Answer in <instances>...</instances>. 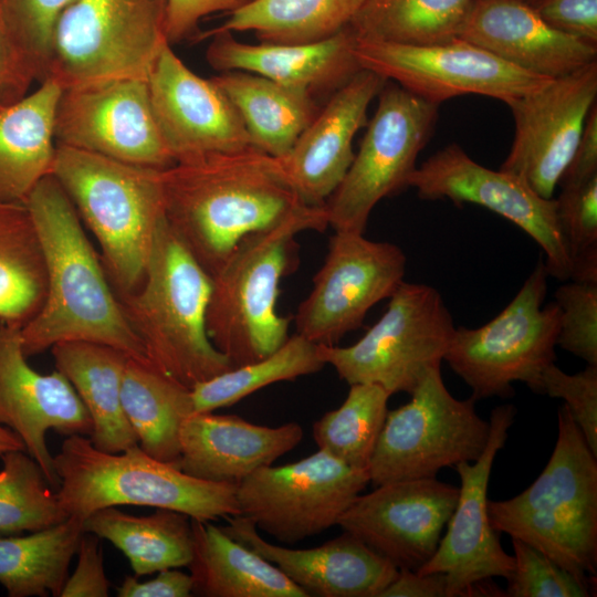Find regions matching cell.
Segmentation results:
<instances>
[{"label": "cell", "instance_id": "cell-14", "mask_svg": "<svg viewBox=\"0 0 597 597\" xmlns=\"http://www.w3.org/2000/svg\"><path fill=\"white\" fill-rule=\"evenodd\" d=\"M354 54L362 69L438 105L468 94L506 104L551 78L521 70L460 38L427 45L357 38Z\"/></svg>", "mask_w": 597, "mask_h": 597}, {"label": "cell", "instance_id": "cell-38", "mask_svg": "<svg viewBox=\"0 0 597 597\" xmlns=\"http://www.w3.org/2000/svg\"><path fill=\"white\" fill-rule=\"evenodd\" d=\"M320 344L295 333L272 354L226 370L190 389L195 412H212L279 381L318 373Z\"/></svg>", "mask_w": 597, "mask_h": 597}, {"label": "cell", "instance_id": "cell-33", "mask_svg": "<svg viewBox=\"0 0 597 597\" xmlns=\"http://www.w3.org/2000/svg\"><path fill=\"white\" fill-rule=\"evenodd\" d=\"M84 532L113 543L127 557L136 577L188 566L192 556L191 519L178 511L157 509L136 516L108 506L84 521Z\"/></svg>", "mask_w": 597, "mask_h": 597}, {"label": "cell", "instance_id": "cell-8", "mask_svg": "<svg viewBox=\"0 0 597 597\" xmlns=\"http://www.w3.org/2000/svg\"><path fill=\"white\" fill-rule=\"evenodd\" d=\"M548 274L543 254L511 302L476 328L455 327L444 355L475 400L510 397L513 383L538 391L543 370L555 363L561 310L544 305Z\"/></svg>", "mask_w": 597, "mask_h": 597}, {"label": "cell", "instance_id": "cell-9", "mask_svg": "<svg viewBox=\"0 0 597 597\" xmlns=\"http://www.w3.org/2000/svg\"><path fill=\"white\" fill-rule=\"evenodd\" d=\"M166 43L165 0H74L55 25L45 78L62 88L147 81Z\"/></svg>", "mask_w": 597, "mask_h": 597}, {"label": "cell", "instance_id": "cell-39", "mask_svg": "<svg viewBox=\"0 0 597 597\" xmlns=\"http://www.w3.org/2000/svg\"><path fill=\"white\" fill-rule=\"evenodd\" d=\"M390 394L376 384L349 385L343 404L313 425L317 448L357 469H366L384 427Z\"/></svg>", "mask_w": 597, "mask_h": 597}, {"label": "cell", "instance_id": "cell-52", "mask_svg": "<svg viewBox=\"0 0 597 597\" xmlns=\"http://www.w3.org/2000/svg\"><path fill=\"white\" fill-rule=\"evenodd\" d=\"M380 597H452L449 579L440 572L418 573L399 569Z\"/></svg>", "mask_w": 597, "mask_h": 597}, {"label": "cell", "instance_id": "cell-11", "mask_svg": "<svg viewBox=\"0 0 597 597\" xmlns=\"http://www.w3.org/2000/svg\"><path fill=\"white\" fill-rule=\"evenodd\" d=\"M410 396L387 412L367 467L374 486L436 478L444 468L475 461L486 447L490 422L476 412L474 398L450 394L441 366L430 368Z\"/></svg>", "mask_w": 597, "mask_h": 597}, {"label": "cell", "instance_id": "cell-23", "mask_svg": "<svg viewBox=\"0 0 597 597\" xmlns=\"http://www.w3.org/2000/svg\"><path fill=\"white\" fill-rule=\"evenodd\" d=\"M387 80L362 69L334 91L326 104L279 160L298 196L311 206H324L347 172L355 153L353 142L367 125L370 103Z\"/></svg>", "mask_w": 597, "mask_h": 597}, {"label": "cell", "instance_id": "cell-5", "mask_svg": "<svg viewBox=\"0 0 597 597\" xmlns=\"http://www.w3.org/2000/svg\"><path fill=\"white\" fill-rule=\"evenodd\" d=\"M160 171L56 146L52 175L98 242L118 297L140 286L165 218Z\"/></svg>", "mask_w": 597, "mask_h": 597}, {"label": "cell", "instance_id": "cell-20", "mask_svg": "<svg viewBox=\"0 0 597 597\" xmlns=\"http://www.w3.org/2000/svg\"><path fill=\"white\" fill-rule=\"evenodd\" d=\"M459 496L437 478L389 482L359 494L338 526L398 569L417 572L434 554Z\"/></svg>", "mask_w": 597, "mask_h": 597}, {"label": "cell", "instance_id": "cell-16", "mask_svg": "<svg viewBox=\"0 0 597 597\" xmlns=\"http://www.w3.org/2000/svg\"><path fill=\"white\" fill-rule=\"evenodd\" d=\"M408 187L423 200L474 203L495 212L541 247L548 276L562 282L570 279L572 261L558 223L556 200L541 197L516 175L486 168L452 143L417 166Z\"/></svg>", "mask_w": 597, "mask_h": 597}, {"label": "cell", "instance_id": "cell-45", "mask_svg": "<svg viewBox=\"0 0 597 597\" xmlns=\"http://www.w3.org/2000/svg\"><path fill=\"white\" fill-rule=\"evenodd\" d=\"M537 394L564 400L588 447L597 455V366L567 374L555 363L542 373Z\"/></svg>", "mask_w": 597, "mask_h": 597}, {"label": "cell", "instance_id": "cell-55", "mask_svg": "<svg viewBox=\"0 0 597 597\" xmlns=\"http://www.w3.org/2000/svg\"><path fill=\"white\" fill-rule=\"evenodd\" d=\"M365 1V0H364Z\"/></svg>", "mask_w": 597, "mask_h": 597}, {"label": "cell", "instance_id": "cell-1", "mask_svg": "<svg viewBox=\"0 0 597 597\" xmlns=\"http://www.w3.org/2000/svg\"><path fill=\"white\" fill-rule=\"evenodd\" d=\"M160 177L166 222L210 276L249 234L324 209L256 148L175 163Z\"/></svg>", "mask_w": 597, "mask_h": 597}, {"label": "cell", "instance_id": "cell-6", "mask_svg": "<svg viewBox=\"0 0 597 597\" xmlns=\"http://www.w3.org/2000/svg\"><path fill=\"white\" fill-rule=\"evenodd\" d=\"M54 469L60 506L82 521L118 505L167 509L208 522L240 515L235 484L193 478L138 444L111 453L82 434L67 436L54 457Z\"/></svg>", "mask_w": 597, "mask_h": 597}, {"label": "cell", "instance_id": "cell-40", "mask_svg": "<svg viewBox=\"0 0 597 597\" xmlns=\"http://www.w3.org/2000/svg\"><path fill=\"white\" fill-rule=\"evenodd\" d=\"M1 459L0 536L40 531L69 517L29 453L9 451Z\"/></svg>", "mask_w": 597, "mask_h": 597}, {"label": "cell", "instance_id": "cell-7", "mask_svg": "<svg viewBox=\"0 0 597 597\" xmlns=\"http://www.w3.org/2000/svg\"><path fill=\"white\" fill-rule=\"evenodd\" d=\"M328 227L324 209L249 234L211 275L206 324L211 343L233 365L261 359L289 338L291 318L276 311L280 283L292 264L294 237Z\"/></svg>", "mask_w": 597, "mask_h": 597}, {"label": "cell", "instance_id": "cell-32", "mask_svg": "<svg viewBox=\"0 0 597 597\" xmlns=\"http://www.w3.org/2000/svg\"><path fill=\"white\" fill-rule=\"evenodd\" d=\"M122 404L138 446L155 459L177 464L181 425L195 412L190 389L128 357L122 377Z\"/></svg>", "mask_w": 597, "mask_h": 597}, {"label": "cell", "instance_id": "cell-3", "mask_svg": "<svg viewBox=\"0 0 597 597\" xmlns=\"http://www.w3.org/2000/svg\"><path fill=\"white\" fill-rule=\"evenodd\" d=\"M490 523L537 548L579 579L596 584L597 455L563 405L557 439L536 480L520 494L488 501Z\"/></svg>", "mask_w": 597, "mask_h": 597}, {"label": "cell", "instance_id": "cell-15", "mask_svg": "<svg viewBox=\"0 0 597 597\" xmlns=\"http://www.w3.org/2000/svg\"><path fill=\"white\" fill-rule=\"evenodd\" d=\"M406 266L407 256L395 243L334 231L312 290L294 315L296 333L316 344L336 345L392 295L405 281Z\"/></svg>", "mask_w": 597, "mask_h": 597}, {"label": "cell", "instance_id": "cell-41", "mask_svg": "<svg viewBox=\"0 0 597 597\" xmlns=\"http://www.w3.org/2000/svg\"><path fill=\"white\" fill-rule=\"evenodd\" d=\"M557 219L572 261V281L597 283V176L561 186Z\"/></svg>", "mask_w": 597, "mask_h": 597}, {"label": "cell", "instance_id": "cell-48", "mask_svg": "<svg viewBox=\"0 0 597 597\" xmlns=\"http://www.w3.org/2000/svg\"><path fill=\"white\" fill-rule=\"evenodd\" d=\"M250 0H165V35L169 44L198 35L201 20L212 13H231Z\"/></svg>", "mask_w": 597, "mask_h": 597}, {"label": "cell", "instance_id": "cell-27", "mask_svg": "<svg viewBox=\"0 0 597 597\" xmlns=\"http://www.w3.org/2000/svg\"><path fill=\"white\" fill-rule=\"evenodd\" d=\"M209 38L206 59L212 69L258 74L313 96L333 93L362 70L354 54L357 35L349 24L327 39L308 43L250 44L227 31Z\"/></svg>", "mask_w": 597, "mask_h": 597}, {"label": "cell", "instance_id": "cell-18", "mask_svg": "<svg viewBox=\"0 0 597 597\" xmlns=\"http://www.w3.org/2000/svg\"><path fill=\"white\" fill-rule=\"evenodd\" d=\"M56 146L122 163L166 169L175 164L158 129L146 80H114L62 88Z\"/></svg>", "mask_w": 597, "mask_h": 597}, {"label": "cell", "instance_id": "cell-19", "mask_svg": "<svg viewBox=\"0 0 597 597\" xmlns=\"http://www.w3.org/2000/svg\"><path fill=\"white\" fill-rule=\"evenodd\" d=\"M596 97L594 62L507 102L515 128L500 169L522 178L541 197L553 198Z\"/></svg>", "mask_w": 597, "mask_h": 597}, {"label": "cell", "instance_id": "cell-51", "mask_svg": "<svg viewBox=\"0 0 597 597\" xmlns=\"http://www.w3.org/2000/svg\"><path fill=\"white\" fill-rule=\"evenodd\" d=\"M597 176V107L590 109L573 158L558 186L584 182Z\"/></svg>", "mask_w": 597, "mask_h": 597}, {"label": "cell", "instance_id": "cell-30", "mask_svg": "<svg viewBox=\"0 0 597 597\" xmlns=\"http://www.w3.org/2000/svg\"><path fill=\"white\" fill-rule=\"evenodd\" d=\"M192 595L203 597H307L275 565L227 534L191 519Z\"/></svg>", "mask_w": 597, "mask_h": 597}, {"label": "cell", "instance_id": "cell-36", "mask_svg": "<svg viewBox=\"0 0 597 597\" xmlns=\"http://www.w3.org/2000/svg\"><path fill=\"white\" fill-rule=\"evenodd\" d=\"M364 0H250L220 25L198 34L253 32L260 42L308 43L327 39L347 27Z\"/></svg>", "mask_w": 597, "mask_h": 597}, {"label": "cell", "instance_id": "cell-17", "mask_svg": "<svg viewBox=\"0 0 597 597\" xmlns=\"http://www.w3.org/2000/svg\"><path fill=\"white\" fill-rule=\"evenodd\" d=\"M513 405L491 411L490 436L482 454L453 469L460 479L459 496L432 557L417 572L447 575L452 597L503 596L492 578L507 579L513 555L507 554L490 523L488 488L498 452L504 447L515 418Z\"/></svg>", "mask_w": 597, "mask_h": 597}, {"label": "cell", "instance_id": "cell-2", "mask_svg": "<svg viewBox=\"0 0 597 597\" xmlns=\"http://www.w3.org/2000/svg\"><path fill=\"white\" fill-rule=\"evenodd\" d=\"M24 205L36 228L48 273L44 303L20 329L24 356L59 343L90 342L151 366L81 218L53 175L35 186Z\"/></svg>", "mask_w": 597, "mask_h": 597}, {"label": "cell", "instance_id": "cell-12", "mask_svg": "<svg viewBox=\"0 0 597 597\" xmlns=\"http://www.w3.org/2000/svg\"><path fill=\"white\" fill-rule=\"evenodd\" d=\"M358 151L325 202L334 231L364 233L376 205L408 188L417 158L431 138L439 105L387 81Z\"/></svg>", "mask_w": 597, "mask_h": 597}, {"label": "cell", "instance_id": "cell-44", "mask_svg": "<svg viewBox=\"0 0 597 597\" xmlns=\"http://www.w3.org/2000/svg\"><path fill=\"white\" fill-rule=\"evenodd\" d=\"M554 296L561 310L557 346L597 366V283L568 280Z\"/></svg>", "mask_w": 597, "mask_h": 597}, {"label": "cell", "instance_id": "cell-50", "mask_svg": "<svg viewBox=\"0 0 597 597\" xmlns=\"http://www.w3.org/2000/svg\"><path fill=\"white\" fill-rule=\"evenodd\" d=\"M192 577L172 568L158 572V575L146 582L136 576H126L117 588L119 597H189L192 595Z\"/></svg>", "mask_w": 597, "mask_h": 597}, {"label": "cell", "instance_id": "cell-4", "mask_svg": "<svg viewBox=\"0 0 597 597\" xmlns=\"http://www.w3.org/2000/svg\"><path fill=\"white\" fill-rule=\"evenodd\" d=\"M210 291L211 276L164 218L140 286L118 297L151 366L188 389L233 368L208 336Z\"/></svg>", "mask_w": 597, "mask_h": 597}, {"label": "cell", "instance_id": "cell-25", "mask_svg": "<svg viewBox=\"0 0 597 597\" xmlns=\"http://www.w3.org/2000/svg\"><path fill=\"white\" fill-rule=\"evenodd\" d=\"M459 38L544 77H559L597 62V44L553 29L532 6L519 0H473Z\"/></svg>", "mask_w": 597, "mask_h": 597}, {"label": "cell", "instance_id": "cell-34", "mask_svg": "<svg viewBox=\"0 0 597 597\" xmlns=\"http://www.w3.org/2000/svg\"><path fill=\"white\" fill-rule=\"evenodd\" d=\"M48 273L42 244L24 203H0V324L22 328L42 307Z\"/></svg>", "mask_w": 597, "mask_h": 597}, {"label": "cell", "instance_id": "cell-31", "mask_svg": "<svg viewBox=\"0 0 597 597\" xmlns=\"http://www.w3.org/2000/svg\"><path fill=\"white\" fill-rule=\"evenodd\" d=\"M238 112L252 146L285 156L320 107L314 96L258 74L220 72L211 77Z\"/></svg>", "mask_w": 597, "mask_h": 597}, {"label": "cell", "instance_id": "cell-46", "mask_svg": "<svg viewBox=\"0 0 597 597\" xmlns=\"http://www.w3.org/2000/svg\"><path fill=\"white\" fill-rule=\"evenodd\" d=\"M77 564L74 573L67 577L60 597H106L109 580L104 570L101 537L84 532L76 551Z\"/></svg>", "mask_w": 597, "mask_h": 597}, {"label": "cell", "instance_id": "cell-54", "mask_svg": "<svg viewBox=\"0 0 597 597\" xmlns=\"http://www.w3.org/2000/svg\"><path fill=\"white\" fill-rule=\"evenodd\" d=\"M519 1H522V2L527 3V4H530V6H533V4H535L538 0H519Z\"/></svg>", "mask_w": 597, "mask_h": 597}, {"label": "cell", "instance_id": "cell-42", "mask_svg": "<svg viewBox=\"0 0 597 597\" xmlns=\"http://www.w3.org/2000/svg\"><path fill=\"white\" fill-rule=\"evenodd\" d=\"M73 1L0 0V22L38 82L48 74L55 25Z\"/></svg>", "mask_w": 597, "mask_h": 597}, {"label": "cell", "instance_id": "cell-35", "mask_svg": "<svg viewBox=\"0 0 597 597\" xmlns=\"http://www.w3.org/2000/svg\"><path fill=\"white\" fill-rule=\"evenodd\" d=\"M84 534V521L69 516L28 536H0V583L10 597H60Z\"/></svg>", "mask_w": 597, "mask_h": 597}, {"label": "cell", "instance_id": "cell-28", "mask_svg": "<svg viewBox=\"0 0 597 597\" xmlns=\"http://www.w3.org/2000/svg\"><path fill=\"white\" fill-rule=\"evenodd\" d=\"M62 87L52 78L0 112V203H24L52 175L54 124Z\"/></svg>", "mask_w": 597, "mask_h": 597}, {"label": "cell", "instance_id": "cell-13", "mask_svg": "<svg viewBox=\"0 0 597 597\" xmlns=\"http://www.w3.org/2000/svg\"><path fill=\"white\" fill-rule=\"evenodd\" d=\"M369 483L366 469L320 450L284 465H266L237 484L240 515L259 531L295 544L338 524Z\"/></svg>", "mask_w": 597, "mask_h": 597}, {"label": "cell", "instance_id": "cell-37", "mask_svg": "<svg viewBox=\"0 0 597 597\" xmlns=\"http://www.w3.org/2000/svg\"><path fill=\"white\" fill-rule=\"evenodd\" d=\"M473 0H365L349 22L358 39L427 45L460 36Z\"/></svg>", "mask_w": 597, "mask_h": 597}, {"label": "cell", "instance_id": "cell-26", "mask_svg": "<svg viewBox=\"0 0 597 597\" xmlns=\"http://www.w3.org/2000/svg\"><path fill=\"white\" fill-rule=\"evenodd\" d=\"M297 422L268 427L237 415L193 412L180 429L178 468L205 481L238 484L300 444Z\"/></svg>", "mask_w": 597, "mask_h": 597}, {"label": "cell", "instance_id": "cell-49", "mask_svg": "<svg viewBox=\"0 0 597 597\" xmlns=\"http://www.w3.org/2000/svg\"><path fill=\"white\" fill-rule=\"evenodd\" d=\"M35 75L0 22V112L29 93Z\"/></svg>", "mask_w": 597, "mask_h": 597}, {"label": "cell", "instance_id": "cell-29", "mask_svg": "<svg viewBox=\"0 0 597 597\" xmlns=\"http://www.w3.org/2000/svg\"><path fill=\"white\" fill-rule=\"evenodd\" d=\"M55 367L72 384L92 419L90 440L119 453L138 444L122 404L124 353L96 343L64 342L51 347Z\"/></svg>", "mask_w": 597, "mask_h": 597}, {"label": "cell", "instance_id": "cell-21", "mask_svg": "<svg viewBox=\"0 0 597 597\" xmlns=\"http://www.w3.org/2000/svg\"><path fill=\"white\" fill-rule=\"evenodd\" d=\"M166 43L147 78L153 113L175 163L254 148L232 103Z\"/></svg>", "mask_w": 597, "mask_h": 597}, {"label": "cell", "instance_id": "cell-10", "mask_svg": "<svg viewBox=\"0 0 597 597\" xmlns=\"http://www.w3.org/2000/svg\"><path fill=\"white\" fill-rule=\"evenodd\" d=\"M455 327L437 289L404 281L362 338L344 347L320 344V356L348 385L410 395L430 368L441 366Z\"/></svg>", "mask_w": 597, "mask_h": 597}, {"label": "cell", "instance_id": "cell-24", "mask_svg": "<svg viewBox=\"0 0 597 597\" xmlns=\"http://www.w3.org/2000/svg\"><path fill=\"white\" fill-rule=\"evenodd\" d=\"M226 520L221 527L227 534L275 565L307 597H380L399 572L344 531L315 547L289 548L264 540L241 515Z\"/></svg>", "mask_w": 597, "mask_h": 597}, {"label": "cell", "instance_id": "cell-47", "mask_svg": "<svg viewBox=\"0 0 597 597\" xmlns=\"http://www.w3.org/2000/svg\"><path fill=\"white\" fill-rule=\"evenodd\" d=\"M532 7L553 29L597 44V0H538Z\"/></svg>", "mask_w": 597, "mask_h": 597}, {"label": "cell", "instance_id": "cell-53", "mask_svg": "<svg viewBox=\"0 0 597 597\" xmlns=\"http://www.w3.org/2000/svg\"><path fill=\"white\" fill-rule=\"evenodd\" d=\"M24 450L21 438L11 429L0 425V457L9 451Z\"/></svg>", "mask_w": 597, "mask_h": 597}, {"label": "cell", "instance_id": "cell-43", "mask_svg": "<svg viewBox=\"0 0 597 597\" xmlns=\"http://www.w3.org/2000/svg\"><path fill=\"white\" fill-rule=\"evenodd\" d=\"M513 569L504 590L507 597H588L591 585L559 566L532 545L511 538Z\"/></svg>", "mask_w": 597, "mask_h": 597}, {"label": "cell", "instance_id": "cell-22", "mask_svg": "<svg viewBox=\"0 0 597 597\" xmlns=\"http://www.w3.org/2000/svg\"><path fill=\"white\" fill-rule=\"evenodd\" d=\"M19 327L0 324V425L15 432L51 486H59L45 434L90 436L91 416L69 379L57 369L40 374L27 362Z\"/></svg>", "mask_w": 597, "mask_h": 597}]
</instances>
